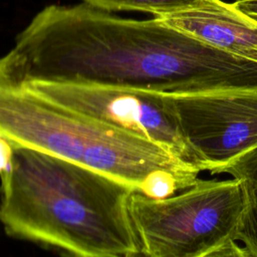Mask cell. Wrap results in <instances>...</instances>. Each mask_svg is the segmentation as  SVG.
Instances as JSON below:
<instances>
[{"label":"cell","mask_w":257,"mask_h":257,"mask_svg":"<svg viewBox=\"0 0 257 257\" xmlns=\"http://www.w3.org/2000/svg\"><path fill=\"white\" fill-rule=\"evenodd\" d=\"M243 59L158 17L113 16L88 4L49 5L0 57V82L32 81L194 93L236 88Z\"/></svg>","instance_id":"obj_1"},{"label":"cell","mask_w":257,"mask_h":257,"mask_svg":"<svg viewBox=\"0 0 257 257\" xmlns=\"http://www.w3.org/2000/svg\"><path fill=\"white\" fill-rule=\"evenodd\" d=\"M0 178V221L9 236L76 256L142 255L127 185L22 146H13Z\"/></svg>","instance_id":"obj_2"},{"label":"cell","mask_w":257,"mask_h":257,"mask_svg":"<svg viewBox=\"0 0 257 257\" xmlns=\"http://www.w3.org/2000/svg\"><path fill=\"white\" fill-rule=\"evenodd\" d=\"M0 137L94 170L151 198H167L193 186L202 171L159 144L24 84L0 82Z\"/></svg>","instance_id":"obj_3"},{"label":"cell","mask_w":257,"mask_h":257,"mask_svg":"<svg viewBox=\"0 0 257 257\" xmlns=\"http://www.w3.org/2000/svg\"><path fill=\"white\" fill-rule=\"evenodd\" d=\"M239 180H201L167 198L134 192L130 213L142 255L245 257L237 242L246 210Z\"/></svg>","instance_id":"obj_4"},{"label":"cell","mask_w":257,"mask_h":257,"mask_svg":"<svg viewBox=\"0 0 257 257\" xmlns=\"http://www.w3.org/2000/svg\"><path fill=\"white\" fill-rule=\"evenodd\" d=\"M180 132L211 175L257 147V87L168 93Z\"/></svg>","instance_id":"obj_5"},{"label":"cell","mask_w":257,"mask_h":257,"mask_svg":"<svg viewBox=\"0 0 257 257\" xmlns=\"http://www.w3.org/2000/svg\"><path fill=\"white\" fill-rule=\"evenodd\" d=\"M23 84L65 106L159 144L185 162L199 167L180 132L168 93L43 81Z\"/></svg>","instance_id":"obj_6"},{"label":"cell","mask_w":257,"mask_h":257,"mask_svg":"<svg viewBox=\"0 0 257 257\" xmlns=\"http://www.w3.org/2000/svg\"><path fill=\"white\" fill-rule=\"evenodd\" d=\"M221 51L257 63V19L222 0H198L194 5L156 16Z\"/></svg>","instance_id":"obj_7"},{"label":"cell","mask_w":257,"mask_h":257,"mask_svg":"<svg viewBox=\"0 0 257 257\" xmlns=\"http://www.w3.org/2000/svg\"><path fill=\"white\" fill-rule=\"evenodd\" d=\"M216 174H228L240 181L246 196V210L237 235L245 257H257V147L235 158Z\"/></svg>","instance_id":"obj_8"},{"label":"cell","mask_w":257,"mask_h":257,"mask_svg":"<svg viewBox=\"0 0 257 257\" xmlns=\"http://www.w3.org/2000/svg\"><path fill=\"white\" fill-rule=\"evenodd\" d=\"M86 4L104 11L134 10L152 13L155 16L186 9L198 0H83Z\"/></svg>","instance_id":"obj_9"},{"label":"cell","mask_w":257,"mask_h":257,"mask_svg":"<svg viewBox=\"0 0 257 257\" xmlns=\"http://www.w3.org/2000/svg\"><path fill=\"white\" fill-rule=\"evenodd\" d=\"M12 154H13L12 144L0 137V173L9 166Z\"/></svg>","instance_id":"obj_10"},{"label":"cell","mask_w":257,"mask_h":257,"mask_svg":"<svg viewBox=\"0 0 257 257\" xmlns=\"http://www.w3.org/2000/svg\"><path fill=\"white\" fill-rule=\"evenodd\" d=\"M233 4L241 11L257 19V0H235Z\"/></svg>","instance_id":"obj_11"}]
</instances>
